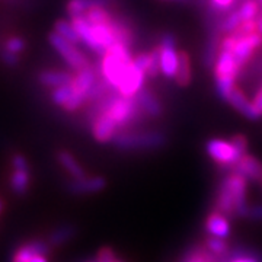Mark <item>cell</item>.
<instances>
[{"mask_svg":"<svg viewBox=\"0 0 262 262\" xmlns=\"http://www.w3.org/2000/svg\"><path fill=\"white\" fill-rule=\"evenodd\" d=\"M73 83V82H72ZM64 84V86H60V88H56V89H51V92H50V99H51V102L57 105V106H60V108H63L67 101L72 98V95L75 92V89H73V84Z\"/></svg>","mask_w":262,"mask_h":262,"instance_id":"f1b7e54d","label":"cell"},{"mask_svg":"<svg viewBox=\"0 0 262 262\" xmlns=\"http://www.w3.org/2000/svg\"><path fill=\"white\" fill-rule=\"evenodd\" d=\"M255 20H256V32L262 35V12H259V15L256 16Z\"/></svg>","mask_w":262,"mask_h":262,"instance_id":"7bdbcfd3","label":"cell"},{"mask_svg":"<svg viewBox=\"0 0 262 262\" xmlns=\"http://www.w3.org/2000/svg\"><path fill=\"white\" fill-rule=\"evenodd\" d=\"M236 35H237V41L234 44L232 53H233L236 61L242 67L251 58L253 50H256V48L262 46V35L258 34V32L251 34V35H244V37L239 35V34H236Z\"/></svg>","mask_w":262,"mask_h":262,"instance_id":"52a82bcc","label":"cell"},{"mask_svg":"<svg viewBox=\"0 0 262 262\" xmlns=\"http://www.w3.org/2000/svg\"><path fill=\"white\" fill-rule=\"evenodd\" d=\"M86 262H96L95 259H91V261H86Z\"/></svg>","mask_w":262,"mask_h":262,"instance_id":"c3c4849f","label":"cell"},{"mask_svg":"<svg viewBox=\"0 0 262 262\" xmlns=\"http://www.w3.org/2000/svg\"><path fill=\"white\" fill-rule=\"evenodd\" d=\"M230 143L234 146V149L237 150L242 156L248 153V139L242 136V134H234L230 139Z\"/></svg>","mask_w":262,"mask_h":262,"instance_id":"74e56055","label":"cell"},{"mask_svg":"<svg viewBox=\"0 0 262 262\" xmlns=\"http://www.w3.org/2000/svg\"><path fill=\"white\" fill-rule=\"evenodd\" d=\"M249 181L239 173L229 172L219 184L213 210L225 214L227 219H245L248 210Z\"/></svg>","mask_w":262,"mask_h":262,"instance_id":"6da1fadb","label":"cell"},{"mask_svg":"<svg viewBox=\"0 0 262 262\" xmlns=\"http://www.w3.org/2000/svg\"><path fill=\"white\" fill-rule=\"evenodd\" d=\"M219 262H262V252L239 245L232 248L230 252Z\"/></svg>","mask_w":262,"mask_h":262,"instance_id":"d6986e66","label":"cell"},{"mask_svg":"<svg viewBox=\"0 0 262 262\" xmlns=\"http://www.w3.org/2000/svg\"><path fill=\"white\" fill-rule=\"evenodd\" d=\"M111 28H113L114 35H115V41L120 42L125 47L131 48L134 44V34L131 27L122 18H115L114 16L111 20Z\"/></svg>","mask_w":262,"mask_h":262,"instance_id":"7402d4cb","label":"cell"},{"mask_svg":"<svg viewBox=\"0 0 262 262\" xmlns=\"http://www.w3.org/2000/svg\"><path fill=\"white\" fill-rule=\"evenodd\" d=\"M2 47L10 51V53H13V54L20 56L27 50V39L24 37H20V35H10V37H8L3 41Z\"/></svg>","mask_w":262,"mask_h":262,"instance_id":"1f68e13d","label":"cell"},{"mask_svg":"<svg viewBox=\"0 0 262 262\" xmlns=\"http://www.w3.org/2000/svg\"><path fill=\"white\" fill-rule=\"evenodd\" d=\"M149 69H147L146 76L150 77V79H155V77H158L160 73V48H153L149 53Z\"/></svg>","mask_w":262,"mask_h":262,"instance_id":"e575fe53","label":"cell"},{"mask_svg":"<svg viewBox=\"0 0 262 262\" xmlns=\"http://www.w3.org/2000/svg\"><path fill=\"white\" fill-rule=\"evenodd\" d=\"M245 219L252 222H262V204L256 206H248V210L245 213Z\"/></svg>","mask_w":262,"mask_h":262,"instance_id":"f35d334b","label":"cell"},{"mask_svg":"<svg viewBox=\"0 0 262 262\" xmlns=\"http://www.w3.org/2000/svg\"><path fill=\"white\" fill-rule=\"evenodd\" d=\"M259 187H261V189H262V184H261V185H259Z\"/></svg>","mask_w":262,"mask_h":262,"instance_id":"f907efd6","label":"cell"},{"mask_svg":"<svg viewBox=\"0 0 262 262\" xmlns=\"http://www.w3.org/2000/svg\"><path fill=\"white\" fill-rule=\"evenodd\" d=\"M149 53H140L133 58V63L137 69H140L141 72L147 73V69H149Z\"/></svg>","mask_w":262,"mask_h":262,"instance_id":"60d3db41","label":"cell"},{"mask_svg":"<svg viewBox=\"0 0 262 262\" xmlns=\"http://www.w3.org/2000/svg\"><path fill=\"white\" fill-rule=\"evenodd\" d=\"M134 98H136L140 110L146 114L147 118H160L163 115V105L156 98V95L149 89H146V86Z\"/></svg>","mask_w":262,"mask_h":262,"instance_id":"2e32d148","label":"cell"},{"mask_svg":"<svg viewBox=\"0 0 262 262\" xmlns=\"http://www.w3.org/2000/svg\"><path fill=\"white\" fill-rule=\"evenodd\" d=\"M10 188L15 194L24 195L29 188V169H13L10 177Z\"/></svg>","mask_w":262,"mask_h":262,"instance_id":"d4e9b609","label":"cell"},{"mask_svg":"<svg viewBox=\"0 0 262 262\" xmlns=\"http://www.w3.org/2000/svg\"><path fill=\"white\" fill-rule=\"evenodd\" d=\"M252 103L253 106H255V110H256V113L262 117V86L259 88V91L255 94V96H253Z\"/></svg>","mask_w":262,"mask_h":262,"instance_id":"b9f144b4","label":"cell"},{"mask_svg":"<svg viewBox=\"0 0 262 262\" xmlns=\"http://www.w3.org/2000/svg\"><path fill=\"white\" fill-rule=\"evenodd\" d=\"M160 73L166 79H173L178 72L179 53L177 51V38L172 32L160 37Z\"/></svg>","mask_w":262,"mask_h":262,"instance_id":"8992f818","label":"cell"},{"mask_svg":"<svg viewBox=\"0 0 262 262\" xmlns=\"http://www.w3.org/2000/svg\"><path fill=\"white\" fill-rule=\"evenodd\" d=\"M115 262H124V261H120V259H117V261H115Z\"/></svg>","mask_w":262,"mask_h":262,"instance_id":"681fc988","label":"cell"},{"mask_svg":"<svg viewBox=\"0 0 262 262\" xmlns=\"http://www.w3.org/2000/svg\"><path fill=\"white\" fill-rule=\"evenodd\" d=\"M239 12H241L242 22L255 20L256 16L259 15V3L256 0H245L239 8Z\"/></svg>","mask_w":262,"mask_h":262,"instance_id":"836d02e7","label":"cell"},{"mask_svg":"<svg viewBox=\"0 0 262 262\" xmlns=\"http://www.w3.org/2000/svg\"><path fill=\"white\" fill-rule=\"evenodd\" d=\"M172 2H188V0H172Z\"/></svg>","mask_w":262,"mask_h":262,"instance_id":"bcb514c9","label":"cell"},{"mask_svg":"<svg viewBox=\"0 0 262 262\" xmlns=\"http://www.w3.org/2000/svg\"><path fill=\"white\" fill-rule=\"evenodd\" d=\"M56 34H58L60 37H63L67 41H70L72 44L76 46H80L82 44V39L79 37L77 31L73 27L72 20H67V19H57L54 22V29H53Z\"/></svg>","mask_w":262,"mask_h":262,"instance_id":"cb8c5ba5","label":"cell"},{"mask_svg":"<svg viewBox=\"0 0 262 262\" xmlns=\"http://www.w3.org/2000/svg\"><path fill=\"white\" fill-rule=\"evenodd\" d=\"M234 0H210V8L215 13H225L232 9Z\"/></svg>","mask_w":262,"mask_h":262,"instance_id":"8d00e7d4","label":"cell"},{"mask_svg":"<svg viewBox=\"0 0 262 262\" xmlns=\"http://www.w3.org/2000/svg\"><path fill=\"white\" fill-rule=\"evenodd\" d=\"M214 82L217 95H219L222 99L227 101L229 95L232 94V91L236 88V86H234L236 79H234V77H214Z\"/></svg>","mask_w":262,"mask_h":262,"instance_id":"d6a6232c","label":"cell"},{"mask_svg":"<svg viewBox=\"0 0 262 262\" xmlns=\"http://www.w3.org/2000/svg\"><path fill=\"white\" fill-rule=\"evenodd\" d=\"M48 42H50L51 47L56 50L57 54L64 60L66 64L69 66L75 73L84 69V67L92 66L89 57L79 48V46L72 44L70 41H67L63 37H60L58 34H56L54 31L48 34Z\"/></svg>","mask_w":262,"mask_h":262,"instance_id":"277c9868","label":"cell"},{"mask_svg":"<svg viewBox=\"0 0 262 262\" xmlns=\"http://www.w3.org/2000/svg\"><path fill=\"white\" fill-rule=\"evenodd\" d=\"M2 208H3V204H2V201H0V211H2Z\"/></svg>","mask_w":262,"mask_h":262,"instance_id":"7dc6e473","label":"cell"},{"mask_svg":"<svg viewBox=\"0 0 262 262\" xmlns=\"http://www.w3.org/2000/svg\"><path fill=\"white\" fill-rule=\"evenodd\" d=\"M204 227L208 236H214L220 239H227L230 236L232 227H230V219H227L225 214L211 210L206 217Z\"/></svg>","mask_w":262,"mask_h":262,"instance_id":"7c38bea8","label":"cell"},{"mask_svg":"<svg viewBox=\"0 0 262 262\" xmlns=\"http://www.w3.org/2000/svg\"><path fill=\"white\" fill-rule=\"evenodd\" d=\"M92 128V136L96 141L99 143H110L113 140L114 136L118 133L117 124L113 121V118L108 114L99 115L91 125Z\"/></svg>","mask_w":262,"mask_h":262,"instance_id":"9a60e30c","label":"cell"},{"mask_svg":"<svg viewBox=\"0 0 262 262\" xmlns=\"http://www.w3.org/2000/svg\"><path fill=\"white\" fill-rule=\"evenodd\" d=\"M77 233V229L73 225H61L56 227L51 233L48 234V244L51 246H61L67 244L69 241H72Z\"/></svg>","mask_w":262,"mask_h":262,"instance_id":"603a6c76","label":"cell"},{"mask_svg":"<svg viewBox=\"0 0 262 262\" xmlns=\"http://www.w3.org/2000/svg\"><path fill=\"white\" fill-rule=\"evenodd\" d=\"M191 61H189V56H188L185 51H181L179 53V66L177 76H175V82L185 88L191 82Z\"/></svg>","mask_w":262,"mask_h":262,"instance_id":"4316f807","label":"cell"},{"mask_svg":"<svg viewBox=\"0 0 262 262\" xmlns=\"http://www.w3.org/2000/svg\"><path fill=\"white\" fill-rule=\"evenodd\" d=\"M73 27L77 31L79 37L82 39V44L84 47L89 48L91 51H94L95 54L101 56V50H99V44L96 41V37H95V31L94 25L86 19L84 15H79V16H72L70 18Z\"/></svg>","mask_w":262,"mask_h":262,"instance_id":"9c48e42d","label":"cell"},{"mask_svg":"<svg viewBox=\"0 0 262 262\" xmlns=\"http://www.w3.org/2000/svg\"><path fill=\"white\" fill-rule=\"evenodd\" d=\"M203 245L206 246L208 252L213 253L215 258H219V259L225 258L232 249L226 239H220V237H214V236H207L206 239L203 241Z\"/></svg>","mask_w":262,"mask_h":262,"instance_id":"484cf974","label":"cell"},{"mask_svg":"<svg viewBox=\"0 0 262 262\" xmlns=\"http://www.w3.org/2000/svg\"><path fill=\"white\" fill-rule=\"evenodd\" d=\"M86 19L92 24V25H103V24H111L114 15L108 10V8H94V9L88 10L84 13Z\"/></svg>","mask_w":262,"mask_h":262,"instance_id":"f546056e","label":"cell"},{"mask_svg":"<svg viewBox=\"0 0 262 262\" xmlns=\"http://www.w3.org/2000/svg\"><path fill=\"white\" fill-rule=\"evenodd\" d=\"M217 50H219V39H217V35H213L208 38L204 47V53H203V64L206 67H213L215 64V60L219 56Z\"/></svg>","mask_w":262,"mask_h":262,"instance_id":"4dcf8cb0","label":"cell"},{"mask_svg":"<svg viewBox=\"0 0 262 262\" xmlns=\"http://www.w3.org/2000/svg\"><path fill=\"white\" fill-rule=\"evenodd\" d=\"M0 61L6 67H9V69H16L19 63H20V56L13 54V53L5 50L3 47H0Z\"/></svg>","mask_w":262,"mask_h":262,"instance_id":"d590c367","label":"cell"},{"mask_svg":"<svg viewBox=\"0 0 262 262\" xmlns=\"http://www.w3.org/2000/svg\"><path fill=\"white\" fill-rule=\"evenodd\" d=\"M206 151L210 159L217 165V168L222 170L230 172L233 166L242 159L244 156L234 149L230 140H222V139H211L206 143Z\"/></svg>","mask_w":262,"mask_h":262,"instance_id":"5b68a950","label":"cell"},{"mask_svg":"<svg viewBox=\"0 0 262 262\" xmlns=\"http://www.w3.org/2000/svg\"><path fill=\"white\" fill-rule=\"evenodd\" d=\"M220 259L215 258L213 253L206 249V246L201 244H195L189 246L187 251H184L178 262H219Z\"/></svg>","mask_w":262,"mask_h":262,"instance_id":"ffe728a7","label":"cell"},{"mask_svg":"<svg viewBox=\"0 0 262 262\" xmlns=\"http://www.w3.org/2000/svg\"><path fill=\"white\" fill-rule=\"evenodd\" d=\"M114 147L124 151H141L156 150L168 143V137L163 131H118L111 140Z\"/></svg>","mask_w":262,"mask_h":262,"instance_id":"3957f363","label":"cell"},{"mask_svg":"<svg viewBox=\"0 0 262 262\" xmlns=\"http://www.w3.org/2000/svg\"><path fill=\"white\" fill-rule=\"evenodd\" d=\"M115 3V0H67L66 3V13L72 16H79L84 15L88 10L94 8H110Z\"/></svg>","mask_w":262,"mask_h":262,"instance_id":"ac0fdd59","label":"cell"},{"mask_svg":"<svg viewBox=\"0 0 262 262\" xmlns=\"http://www.w3.org/2000/svg\"><path fill=\"white\" fill-rule=\"evenodd\" d=\"M106 187V179L102 177H91L83 179H72L67 184V191L73 195H88L96 194Z\"/></svg>","mask_w":262,"mask_h":262,"instance_id":"8fae6325","label":"cell"},{"mask_svg":"<svg viewBox=\"0 0 262 262\" xmlns=\"http://www.w3.org/2000/svg\"><path fill=\"white\" fill-rule=\"evenodd\" d=\"M50 246L51 245L48 244V242L41 241V239H35V241L27 242L22 246H19L18 249L15 251L10 262H29L34 256H38V255L47 256L48 253H50Z\"/></svg>","mask_w":262,"mask_h":262,"instance_id":"4fadbf2b","label":"cell"},{"mask_svg":"<svg viewBox=\"0 0 262 262\" xmlns=\"http://www.w3.org/2000/svg\"><path fill=\"white\" fill-rule=\"evenodd\" d=\"M259 3V12H262V0H256Z\"/></svg>","mask_w":262,"mask_h":262,"instance_id":"f6af8a7d","label":"cell"},{"mask_svg":"<svg viewBox=\"0 0 262 262\" xmlns=\"http://www.w3.org/2000/svg\"><path fill=\"white\" fill-rule=\"evenodd\" d=\"M242 24V18H241V12L239 9L230 10L225 18L219 22V31L222 32H227V34H232L236 29L241 27Z\"/></svg>","mask_w":262,"mask_h":262,"instance_id":"83f0119b","label":"cell"},{"mask_svg":"<svg viewBox=\"0 0 262 262\" xmlns=\"http://www.w3.org/2000/svg\"><path fill=\"white\" fill-rule=\"evenodd\" d=\"M75 79V73L57 69H44L37 73L38 83L48 89H56L64 84H70Z\"/></svg>","mask_w":262,"mask_h":262,"instance_id":"30bf717a","label":"cell"},{"mask_svg":"<svg viewBox=\"0 0 262 262\" xmlns=\"http://www.w3.org/2000/svg\"><path fill=\"white\" fill-rule=\"evenodd\" d=\"M29 262H48L47 258L46 256H42V255H38V256H34L32 259Z\"/></svg>","mask_w":262,"mask_h":262,"instance_id":"ee69618b","label":"cell"},{"mask_svg":"<svg viewBox=\"0 0 262 262\" xmlns=\"http://www.w3.org/2000/svg\"><path fill=\"white\" fill-rule=\"evenodd\" d=\"M241 66L236 61L233 53L227 50H220L214 64V77H237Z\"/></svg>","mask_w":262,"mask_h":262,"instance_id":"5bb4252c","label":"cell"},{"mask_svg":"<svg viewBox=\"0 0 262 262\" xmlns=\"http://www.w3.org/2000/svg\"><path fill=\"white\" fill-rule=\"evenodd\" d=\"M57 160L58 163L66 169V172L72 177L73 179H83L86 178V172L84 169L80 166V163L73 158L72 153L66 151V150H60L57 153Z\"/></svg>","mask_w":262,"mask_h":262,"instance_id":"44dd1931","label":"cell"},{"mask_svg":"<svg viewBox=\"0 0 262 262\" xmlns=\"http://www.w3.org/2000/svg\"><path fill=\"white\" fill-rule=\"evenodd\" d=\"M131 50L120 42H115L101 58V63L98 66V70L101 77L106 80V83L118 92L124 77L133 66Z\"/></svg>","mask_w":262,"mask_h":262,"instance_id":"7a4b0ae2","label":"cell"},{"mask_svg":"<svg viewBox=\"0 0 262 262\" xmlns=\"http://www.w3.org/2000/svg\"><path fill=\"white\" fill-rule=\"evenodd\" d=\"M118 259L117 256H115V252H114L111 248H102L98 255H96V258H95V261L96 262H115Z\"/></svg>","mask_w":262,"mask_h":262,"instance_id":"ab89813d","label":"cell"},{"mask_svg":"<svg viewBox=\"0 0 262 262\" xmlns=\"http://www.w3.org/2000/svg\"><path fill=\"white\" fill-rule=\"evenodd\" d=\"M227 102L230 103L237 113L242 114L245 118H248V120L255 121V120L261 118V115L256 113L253 103L249 102V99L245 96L244 92L241 89H237V88H234L233 91H232V94L229 95Z\"/></svg>","mask_w":262,"mask_h":262,"instance_id":"e0dca14e","label":"cell"},{"mask_svg":"<svg viewBox=\"0 0 262 262\" xmlns=\"http://www.w3.org/2000/svg\"><path fill=\"white\" fill-rule=\"evenodd\" d=\"M230 172L239 173L248 181H252L256 184H262V162L255 156L246 153L242 159L239 160Z\"/></svg>","mask_w":262,"mask_h":262,"instance_id":"ba28073f","label":"cell"}]
</instances>
